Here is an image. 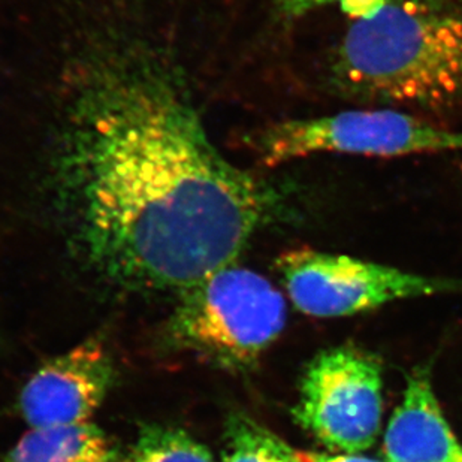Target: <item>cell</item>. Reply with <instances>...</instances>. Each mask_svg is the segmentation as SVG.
<instances>
[{"mask_svg":"<svg viewBox=\"0 0 462 462\" xmlns=\"http://www.w3.org/2000/svg\"><path fill=\"white\" fill-rule=\"evenodd\" d=\"M61 131V209L84 256L116 283L183 292L236 263L274 214L275 189L220 154L153 60L95 68Z\"/></svg>","mask_w":462,"mask_h":462,"instance_id":"cell-1","label":"cell"},{"mask_svg":"<svg viewBox=\"0 0 462 462\" xmlns=\"http://www.w3.org/2000/svg\"><path fill=\"white\" fill-rule=\"evenodd\" d=\"M329 79L354 101L436 113L462 108V8L388 0L346 32Z\"/></svg>","mask_w":462,"mask_h":462,"instance_id":"cell-2","label":"cell"},{"mask_svg":"<svg viewBox=\"0 0 462 462\" xmlns=\"http://www.w3.org/2000/svg\"><path fill=\"white\" fill-rule=\"evenodd\" d=\"M284 325L283 295L265 277L232 263L181 292L170 334L181 349L238 370L256 361Z\"/></svg>","mask_w":462,"mask_h":462,"instance_id":"cell-3","label":"cell"},{"mask_svg":"<svg viewBox=\"0 0 462 462\" xmlns=\"http://www.w3.org/2000/svg\"><path fill=\"white\" fill-rule=\"evenodd\" d=\"M249 144L262 163L275 166L316 153L395 157L462 152V132L400 109H355L273 123Z\"/></svg>","mask_w":462,"mask_h":462,"instance_id":"cell-4","label":"cell"},{"mask_svg":"<svg viewBox=\"0 0 462 462\" xmlns=\"http://www.w3.org/2000/svg\"><path fill=\"white\" fill-rule=\"evenodd\" d=\"M275 266L293 306L311 318H343L400 300L462 291L461 280L311 249L286 252Z\"/></svg>","mask_w":462,"mask_h":462,"instance_id":"cell-5","label":"cell"},{"mask_svg":"<svg viewBox=\"0 0 462 462\" xmlns=\"http://www.w3.org/2000/svg\"><path fill=\"white\" fill-rule=\"evenodd\" d=\"M383 377L377 359L350 346L323 350L301 383L295 419L325 448L356 455L379 437Z\"/></svg>","mask_w":462,"mask_h":462,"instance_id":"cell-6","label":"cell"},{"mask_svg":"<svg viewBox=\"0 0 462 462\" xmlns=\"http://www.w3.org/2000/svg\"><path fill=\"white\" fill-rule=\"evenodd\" d=\"M116 380L108 349L88 340L45 362L23 388L18 409L31 428L88 422Z\"/></svg>","mask_w":462,"mask_h":462,"instance_id":"cell-7","label":"cell"},{"mask_svg":"<svg viewBox=\"0 0 462 462\" xmlns=\"http://www.w3.org/2000/svg\"><path fill=\"white\" fill-rule=\"evenodd\" d=\"M384 462H462V443L437 402L427 373L407 383L383 437Z\"/></svg>","mask_w":462,"mask_h":462,"instance_id":"cell-8","label":"cell"},{"mask_svg":"<svg viewBox=\"0 0 462 462\" xmlns=\"http://www.w3.org/2000/svg\"><path fill=\"white\" fill-rule=\"evenodd\" d=\"M0 462H123L122 452L101 428L86 422L32 428Z\"/></svg>","mask_w":462,"mask_h":462,"instance_id":"cell-9","label":"cell"},{"mask_svg":"<svg viewBox=\"0 0 462 462\" xmlns=\"http://www.w3.org/2000/svg\"><path fill=\"white\" fill-rule=\"evenodd\" d=\"M226 441L220 462H302L300 450L240 414L229 419Z\"/></svg>","mask_w":462,"mask_h":462,"instance_id":"cell-10","label":"cell"},{"mask_svg":"<svg viewBox=\"0 0 462 462\" xmlns=\"http://www.w3.org/2000/svg\"><path fill=\"white\" fill-rule=\"evenodd\" d=\"M129 462H214L206 446L179 428L149 425L141 430Z\"/></svg>","mask_w":462,"mask_h":462,"instance_id":"cell-11","label":"cell"},{"mask_svg":"<svg viewBox=\"0 0 462 462\" xmlns=\"http://www.w3.org/2000/svg\"><path fill=\"white\" fill-rule=\"evenodd\" d=\"M284 17L298 18L327 5L337 4L355 20L371 17L388 0H277Z\"/></svg>","mask_w":462,"mask_h":462,"instance_id":"cell-12","label":"cell"},{"mask_svg":"<svg viewBox=\"0 0 462 462\" xmlns=\"http://www.w3.org/2000/svg\"><path fill=\"white\" fill-rule=\"evenodd\" d=\"M302 462H382L377 459L366 458L362 455H327L316 454V452H300Z\"/></svg>","mask_w":462,"mask_h":462,"instance_id":"cell-13","label":"cell"}]
</instances>
